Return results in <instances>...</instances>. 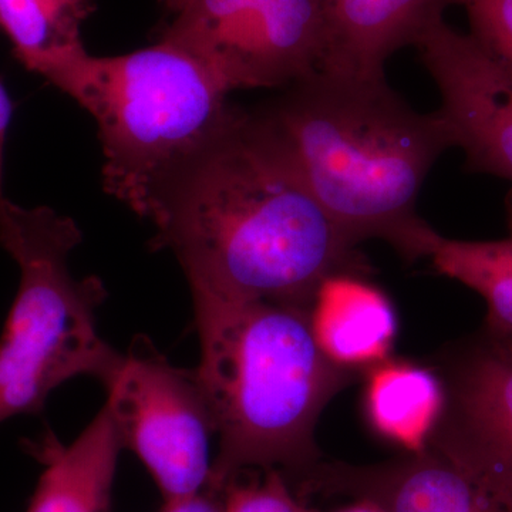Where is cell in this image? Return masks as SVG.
<instances>
[{
  "label": "cell",
  "mask_w": 512,
  "mask_h": 512,
  "mask_svg": "<svg viewBox=\"0 0 512 512\" xmlns=\"http://www.w3.org/2000/svg\"><path fill=\"white\" fill-rule=\"evenodd\" d=\"M293 490L372 501L387 512H512L510 495L429 446L369 466L320 460Z\"/></svg>",
  "instance_id": "obj_10"
},
{
  "label": "cell",
  "mask_w": 512,
  "mask_h": 512,
  "mask_svg": "<svg viewBox=\"0 0 512 512\" xmlns=\"http://www.w3.org/2000/svg\"><path fill=\"white\" fill-rule=\"evenodd\" d=\"M224 512H318L306 507L279 471L242 481L237 478L225 488Z\"/></svg>",
  "instance_id": "obj_17"
},
{
  "label": "cell",
  "mask_w": 512,
  "mask_h": 512,
  "mask_svg": "<svg viewBox=\"0 0 512 512\" xmlns=\"http://www.w3.org/2000/svg\"><path fill=\"white\" fill-rule=\"evenodd\" d=\"M160 39L229 93L285 89L325 69L330 52L323 0H190Z\"/></svg>",
  "instance_id": "obj_6"
},
{
  "label": "cell",
  "mask_w": 512,
  "mask_h": 512,
  "mask_svg": "<svg viewBox=\"0 0 512 512\" xmlns=\"http://www.w3.org/2000/svg\"><path fill=\"white\" fill-rule=\"evenodd\" d=\"M106 390L123 447L140 458L164 504L204 491L217 433L195 369L171 365L138 336Z\"/></svg>",
  "instance_id": "obj_7"
},
{
  "label": "cell",
  "mask_w": 512,
  "mask_h": 512,
  "mask_svg": "<svg viewBox=\"0 0 512 512\" xmlns=\"http://www.w3.org/2000/svg\"><path fill=\"white\" fill-rule=\"evenodd\" d=\"M165 8L170 10L171 13H175L177 15L178 12L184 9V6L187 5L190 0H161Z\"/></svg>",
  "instance_id": "obj_22"
},
{
  "label": "cell",
  "mask_w": 512,
  "mask_h": 512,
  "mask_svg": "<svg viewBox=\"0 0 512 512\" xmlns=\"http://www.w3.org/2000/svg\"><path fill=\"white\" fill-rule=\"evenodd\" d=\"M82 238L76 222L52 208L0 198V245L20 271L0 336V424L39 414L50 394L74 377L107 387L119 373L123 355L97 330L106 288L96 276L77 279L70 272L69 255Z\"/></svg>",
  "instance_id": "obj_5"
},
{
  "label": "cell",
  "mask_w": 512,
  "mask_h": 512,
  "mask_svg": "<svg viewBox=\"0 0 512 512\" xmlns=\"http://www.w3.org/2000/svg\"><path fill=\"white\" fill-rule=\"evenodd\" d=\"M10 119H12V101H10L5 86L0 82V198L3 197V151H5Z\"/></svg>",
  "instance_id": "obj_20"
},
{
  "label": "cell",
  "mask_w": 512,
  "mask_h": 512,
  "mask_svg": "<svg viewBox=\"0 0 512 512\" xmlns=\"http://www.w3.org/2000/svg\"><path fill=\"white\" fill-rule=\"evenodd\" d=\"M52 84L96 120L106 191L147 220L238 109L197 59L163 39L127 55H86Z\"/></svg>",
  "instance_id": "obj_4"
},
{
  "label": "cell",
  "mask_w": 512,
  "mask_h": 512,
  "mask_svg": "<svg viewBox=\"0 0 512 512\" xmlns=\"http://www.w3.org/2000/svg\"><path fill=\"white\" fill-rule=\"evenodd\" d=\"M427 259L439 274L484 299L483 325L512 333V229L510 237L493 241H463L439 234Z\"/></svg>",
  "instance_id": "obj_16"
},
{
  "label": "cell",
  "mask_w": 512,
  "mask_h": 512,
  "mask_svg": "<svg viewBox=\"0 0 512 512\" xmlns=\"http://www.w3.org/2000/svg\"><path fill=\"white\" fill-rule=\"evenodd\" d=\"M256 111L326 214L355 245L382 239L406 261L439 232L417 212L424 181L454 147L439 111L420 113L386 76L320 70Z\"/></svg>",
  "instance_id": "obj_2"
},
{
  "label": "cell",
  "mask_w": 512,
  "mask_h": 512,
  "mask_svg": "<svg viewBox=\"0 0 512 512\" xmlns=\"http://www.w3.org/2000/svg\"><path fill=\"white\" fill-rule=\"evenodd\" d=\"M94 9V0H0V29L20 62L53 83L89 55L82 28Z\"/></svg>",
  "instance_id": "obj_15"
},
{
  "label": "cell",
  "mask_w": 512,
  "mask_h": 512,
  "mask_svg": "<svg viewBox=\"0 0 512 512\" xmlns=\"http://www.w3.org/2000/svg\"><path fill=\"white\" fill-rule=\"evenodd\" d=\"M191 293L201 345L195 372L218 439L205 490L222 494L249 470L279 471L295 487L322 460L320 414L359 372L326 355L311 311Z\"/></svg>",
  "instance_id": "obj_3"
},
{
  "label": "cell",
  "mask_w": 512,
  "mask_h": 512,
  "mask_svg": "<svg viewBox=\"0 0 512 512\" xmlns=\"http://www.w3.org/2000/svg\"><path fill=\"white\" fill-rule=\"evenodd\" d=\"M330 52L323 70L386 76L397 50L414 46L451 0H323Z\"/></svg>",
  "instance_id": "obj_12"
},
{
  "label": "cell",
  "mask_w": 512,
  "mask_h": 512,
  "mask_svg": "<svg viewBox=\"0 0 512 512\" xmlns=\"http://www.w3.org/2000/svg\"><path fill=\"white\" fill-rule=\"evenodd\" d=\"M440 93L439 114L467 167L512 183V66L471 33L434 20L414 43ZM512 229V211H511Z\"/></svg>",
  "instance_id": "obj_9"
},
{
  "label": "cell",
  "mask_w": 512,
  "mask_h": 512,
  "mask_svg": "<svg viewBox=\"0 0 512 512\" xmlns=\"http://www.w3.org/2000/svg\"><path fill=\"white\" fill-rule=\"evenodd\" d=\"M332 512H387L380 505L367 500H352V503Z\"/></svg>",
  "instance_id": "obj_21"
},
{
  "label": "cell",
  "mask_w": 512,
  "mask_h": 512,
  "mask_svg": "<svg viewBox=\"0 0 512 512\" xmlns=\"http://www.w3.org/2000/svg\"><path fill=\"white\" fill-rule=\"evenodd\" d=\"M311 320L319 345L338 365L365 373L389 359L396 312L389 298L362 276L328 279L313 303Z\"/></svg>",
  "instance_id": "obj_13"
},
{
  "label": "cell",
  "mask_w": 512,
  "mask_h": 512,
  "mask_svg": "<svg viewBox=\"0 0 512 512\" xmlns=\"http://www.w3.org/2000/svg\"><path fill=\"white\" fill-rule=\"evenodd\" d=\"M43 466L26 512H110L117 461L123 450L109 403L73 443L47 430L25 443Z\"/></svg>",
  "instance_id": "obj_11"
},
{
  "label": "cell",
  "mask_w": 512,
  "mask_h": 512,
  "mask_svg": "<svg viewBox=\"0 0 512 512\" xmlns=\"http://www.w3.org/2000/svg\"><path fill=\"white\" fill-rule=\"evenodd\" d=\"M366 376L363 409L373 431L403 453L423 450L443 412L437 370L389 357Z\"/></svg>",
  "instance_id": "obj_14"
},
{
  "label": "cell",
  "mask_w": 512,
  "mask_h": 512,
  "mask_svg": "<svg viewBox=\"0 0 512 512\" xmlns=\"http://www.w3.org/2000/svg\"><path fill=\"white\" fill-rule=\"evenodd\" d=\"M463 6L471 35L512 66V0H451Z\"/></svg>",
  "instance_id": "obj_18"
},
{
  "label": "cell",
  "mask_w": 512,
  "mask_h": 512,
  "mask_svg": "<svg viewBox=\"0 0 512 512\" xmlns=\"http://www.w3.org/2000/svg\"><path fill=\"white\" fill-rule=\"evenodd\" d=\"M160 512H224V494L204 490L177 503L164 504Z\"/></svg>",
  "instance_id": "obj_19"
},
{
  "label": "cell",
  "mask_w": 512,
  "mask_h": 512,
  "mask_svg": "<svg viewBox=\"0 0 512 512\" xmlns=\"http://www.w3.org/2000/svg\"><path fill=\"white\" fill-rule=\"evenodd\" d=\"M148 221L156 227L154 248L173 252L191 292L229 305L312 312L328 279L367 274L357 245L256 111L238 107Z\"/></svg>",
  "instance_id": "obj_1"
},
{
  "label": "cell",
  "mask_w": 512,
  "mask_h": 512,
  "mask_svg": "<svg viewBox=\"0 0 512 512\" xmlns=\"http://www.w3.org/2000/svg\"><path fill=\"white\" fill-rule=\"evenodd\" d=\"M436 370L444 406L427 446L512 498V333L483 325L439 353Z\"/></svg>",
  "instance_id": "obj_8"
}]
</instances>
